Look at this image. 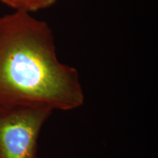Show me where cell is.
I'll use <instances>...</instances> for the list:
<instances>
[{"label":"cell","instance_id":"6da1fadb","mask_svg":"<svg viewBox=\"0 0 158 158\" xmlns=\"http://www.w3.org/2000/svg\"><path fill=\"white\" fill-rule=\"evenodd\" d=\"M84 102L78 70L59 61L48 23L23 12L0 16V105L71 110Z\"/></svg>","mask_w":158,"mask_h":158},{"label":"cell","instance_id":"7a4b0ae2","mask_svg":"<svg viewBox=\"0 0 158 158\" xmlns=\"http://www.w3.org/2000/svg\"><path fill=\"white\" fill-rule=\"evenodd\" d=\"M53 111L34 105H0V158H37L40 133Z\"/></svg>","mask_w":158,"mask_h":158},{"label":"cell","instance_id":"3957f363","mask_svg":"<svg viewBox=\"0 0 158 158\" xmlns=\"http://www.w3.org/2000/svg\"><path fill=\"white\" fill-rule=\"evenodd\" d=\"M59 0H0V3L7 6L13 12L33 13L50 7Z\"/></svg>","mask_w":158,"mask_h":158}]
</instances>
